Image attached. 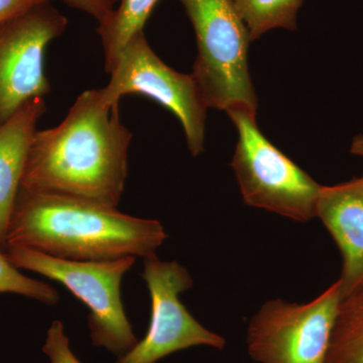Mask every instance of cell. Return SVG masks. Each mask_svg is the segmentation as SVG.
<instances>
[{
	"instance_id": "ac0fdd59",
	"label": "cell",
	"mask_w": 363,
	"mask_h": 363,
	"mask_svg": "<svg viewBox=\"0 0 363 363\" xmlns=\"http://www.w3.org/2000/svg\"><path fill=\"white\" fill-rule=\"evenodd\" d=\"M50 0H0V25Z\"/></svg>"
},
{
	"instance_id": "8fae6325",
	"label": "cell",
	"mask_w": 363,
	"mask_h": 363,
	"mask_svg": "<svg viewBox=\"0 0 363 363\" xmlns=\"http://www.w3.org/2000/svg\"><path fill=\"white\" fill-rule=\"evenodd\" d=\"M45 112L44 98L37 97L0 124V252L6 248V234L21 186L28 150L37 124Z\"/></svg>"
},
{
	"instance_id": "9a60e30c",
	"label": "cell",
	"mask_w": 363,
	"mask_h": 363,
	"mask_svg": "<svg viewBox=\"0 0 363 363\" xmlns=\"http://www.w3.org/2000/svg\"><path fill=\"white\" fill-rule=\"evenodd\" d=\"M0 293H13L35 298L48 305L58 302L59 293L50 286L23 276L7 260L4 252H0Z\"/></svg>"
},
{
	"instance_id": "4fadbf2b",
	"label": "cell",
	"mask_w": 363,
	"mask_h": 363,
	"mask_svg": "<svg viewBox=\"0 0 363 363\" xmlns=\"http://www.w3.org/2000/svg\"><path fill=\"white\" fill-rule=\"evenodd\" d=\"M325 363H363V285L341 300Z\"/></svg>"
},
{
	"instance_id": "ba28073f",
	"label": "cell",
	"mask_w": 363,
	"mask_h": 363,
	"mask_svg": "<svg viewBox=\"0 0 363 363\" xmlns=\"http://www.w3.org/2000/svg\"><path fill=\"white\" fill-rule=\"evenodd\" d=\"M143 279L149 288L152 316L147 335L116 363H157L177 351L194 346L224 350L226 340L208 330L188 311L180 295L193 286L188 269L157 257L143 259Z\"/></svg>"
},
{
	"instance_id": "30bf717a",
	"label": "cell",
	"mask_w": 363,
	"mask_h": 363,
	"mask_svg": "<svg viewBox=\"0 0 363 363\" xmlns=\"http://www.w3.org/2000/svg\"><path fill=\"white\" fill-rule=\"evenodd\" d=\"M342 255V298L363 285V177L334 186H321L316 215Z\"/></svg>"
},
{
	"instance_id": "3957f363",
	"label": "cell",
	"mask_w": 363,
	"mask_h": 363,
	"mask_svg": "<svg viewBox=\"0 0 363 363\" xmlns=\"http://www.w3.org/2000/svg\"><path fill=\"white\" fill-rule=\"evenodd\" d=\"M194 28L198 55L192 76L208 107L257 111L248 71L250 39L230 0H180Z\"/></svg>"
},
{
	"instance_id": "e0dca14e",
	"label": "cell",
	"mask_w": 363,
	"mask_h": 363,
	"mask_svg": "<svg viewBox=\"0 0 363 363\" xmlns=\"http://www.w3.org/2000/svg\"><path fill=\"white\" fill-rule=\"evenodd\" d=\"M67 6L83 11L100 23L113 11L119 0H62Z\"/></svg>"
},
{
	"instance_id": "277c9868",
	"label": "cell",
	"mask_w": 363,
	"mask_h": 363,
	"mask_svg": "<svg viewBox=\"0 0 363 363\" xmlns=\"http://www.w3.org/2000/svg\"><path fill=\"white\" fill-rule=\"evenodd\" d=\"M4 255L16 269L38 272L59 281L89 308L88 327L93 345L121 357L138 342L121 298V281L136 257L80 262L13 245L6 247Z\"/></svg>"
},
{
	"instance_id": "5b68a950",
	"label": "cell",
	"mask_w": 363,
	"mask_h": 363,
	"mask_svg": "<svg viewBox=\"0 0 363 363\" xmlns=\"http://www.w3.org/2000/svg\"><path fill=\"white\" fill-rule=\"evenodd\" d=\"M238 131L231 167L248 206L308 222L316 215L321 185L262 135L257 112H227Z\"/></svg>"
},
{
	"instance_id": "6da1fadb",
	"label": "cell",
	"mask_w": 363,
	"mask_h": 363,
	"mask_svg": "<svg viewBox=\"0 0 363 363\" xmlns=\"http://www.w3.org/2000/svg\"><path fill=\"white\" fill-rule=\"evenodd\" d=\"M131 140L119 106L107 104L100 89L86 90L61 123L35 133L21 188L117 207L128 179Z\"/></svg>"
},
{
	"instance_id": "9c48e42d",
	"label": "cell",
	"mask_w": 363,
	"mask_h": 363,
	"mask_svg": "<svg viewBox=\"0 0 363 363\" xmlns=\"http://www.w3.org/2000/svg\"><path fill=\"white\" fill-rule=\"evenodd\" d=\"M68 20L50 1L0 25V124L33 98L50 92L45 52Z\"/></svg>"
},
{
	"instance_id": "7c38bea8",
	"label": "cell",
	"mask_w": 363,
	"mask_h": 363,
	"mask_svg": "<svg viewBox=\"0 0 363 363\" xmlns=\"http://www.w3.org/2000/svg\"><path fill=\"white\" fill-rule=\"evenodd\" d=\"M116 7L97 26L104 52V68L107 74L116 66L125 45L145 23L159 0H119Z\"/></svg>"
},
{
	"instance_id": "d6986e66",
	"label": "cell",
	"mask_w": 363,
	"mask_h": 363,
	"mask_svg": "<svg viewBox=\"0 0 363 363\" xmlns=\"http://www.w3.org/2000/svg\"><path fill=\"white\" fill-rule=\"evenodd\" d=\"M350 152L355 156L363 157V135L355 136L353 138Z\"/></svg>"
},
{
	"instance_id": "8992f818",
	"label": "cell",
	"mask_w": 363,
	"mask_h": 363,
	"mask_svg": "<svg viewBox=\"0 0 363 363\" xmlns=\"http://www.w3.org/2000/svg\"><path fill=\"white\" fill-rule=\"evenodd\" d=\"M340 284L296 304L267 301L250 320L247 350L259 363H325L340 305Z\"/></svg>"
},
{
	"instance_id": "7a4b0ae2",
	"label": "cell",
	"mask_w": 363,
	"mask_h": 363,
	"mask_svg": "<svg viewBox=\"0 0 363 363\" xmlns=\"http://www.w3.org/2000/svg\"><path fill=\"white\" fill-rule=\"evenodd\" d=\"M168 238L161 222L143 219L73 196L20 189L6 247L30 248L68 260L98 262L156 257Z\"/></svg>"
},
{
	"instance_id": "5bb4252c",
	"label": "cell",
	"mask_w": 363,
	"mask_h": 363,
	"mask_svg": "<svg viewBox=\"0 0 363 363\" xmlns=\"http://www.w3.org/2000/svg\"><path fill=\"white\" fill-rule=\"evenodd\" d=\"M245 21L252 40L274 28H297L298 9L304 0H230Z\"/></svg>"
},
{
	"instance_id": "52a82bcc",
	"label": "cell",
	"mask_w": 363,
	"mask_h": 363,
	"mask_svg": "<svg viewBox=\"0 0 363 363\" xmlns=\"http://www.w3.org/2000/svg\"><path fill=\"white\" fill-rule=\"evenodd\" d=\"M108 84L101 90L107 104L119 106L121 98L138 94L150 98L175 114L185 133L193 156L204 152L207 104L192 74H183L167 65L152 51L145 32L128 42Z\"/></svg>"
},
{
	"instance_id": "2e32d148",
	"label": "cell",
	"mask_w": 363,
	"mask_h": 363,
	"mask_svg": "<svg viewBox=\"0 0 363 363\" xmlns=\"http://www.w3.org/2000/svg\"><path fill=\"white\" fill-rule=\"evenodd\" d=\"M43 351L51 363H82L71 350L65 327L59 320L52 322L50 326Z\"/></svg>"
}]
</instances>
